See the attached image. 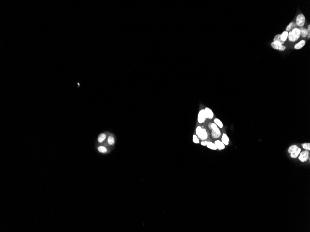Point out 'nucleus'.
Masks as SVG:
<instances>
[{"label":"nucleus","mask_w":310,"mask_h":232,"mask_svg":"<svg viewBox=\"0 0 310 232\" xmlns=\"http://www.w3.org/2000/svg\"><path fill=\"white\" fill-rule=\"evenodd\" d=\"M95 149L97 152L100 154L107 155L110 153L114 149L110 147L103 144H95Z\"/></svg>","instance_id":"nucleus-1"},{"label":"nucleus","mask_w":310,"mask_h":232,"mask_svg":"<svg viewBox=\"0 0 310 232\" xmlns=\"http://www.w3.org/2000/svg\"><path fill=\"white\" fill-rule=\"evenodd\" d=\"M300 36V31L299 28L296 27L288 33V39L291 42H294L299 39Z\"/></svg>","instance_id":"nucleus-2"},{"label":"nucleus","mask_w":310,"mask_h":232,"mask_svg":"<svg viewBox=\"0 0 310 232\" xmlns=\"http://www.w3.org/2000/svg\"><path fill=\"white\" fill-rule=\"evenodd\" d=\"M117 138L114 134L110 132V133L107 138V139L103 145H105L110 147L114 148L116 143Z\"/></svg>","instance_id":"nucleus-3"},{"label":"nucleus","mask_w":310,"mask_h":232,"mask_svg":"<svg viewBox=\"0 0 310 232\" xmlns=\"http://www.w3.org/2000/svg\"><path fill=\"white\" fill-rule=\"evenodd\" d=\"M110 133L109 131H103L100 133L96 139V142L95 144H104L107 139L108 136Z\"/></svg>","instance_id":"nucleus-4"},{"label":"nucleus","mask_w":310,"mask_h":232,"mask_svg":"<svg viewBox=\"0 0 310 232\" xmlns=\"http://www.w3.org/2000/svg\"><path fill=\"white\" fill-rule=\"evenodd\" d=\"M305 16L303 14H300L296 18V25L300 27H303L305 24Z\"/></svg>","instance_id":"nucleus-5"},{"label":"nucleus","mask_w":310,"mask_h":232,"mask_svg":"<svg viewBox=\"0 0 310 232\" xmlns=\"http://www.w3.org/2000/svg\"><path fill=\"white\" fill-rule=\"evenodd\" d=\"M299 159L301 162H305L309 158V152L308 151H304L301 152L298 156Z\"/></svg>","instance_id":"nucleus-6"},{"label":"nucleus","mask_w":310,"mask_h":232,"mask_svg":"<svg viewBox=\"0 0 310 232\" xmlns=\"http://www.w3.org/2000/svg\"><path fill=\"white\" fill-rule=\"evenodd\" d=\"M271 46L276 50L279 51H284L286 49L285 46L278 41H273L271 43Z\"/></svg>","instance_id":"nucleus-7"},{"label":"nucleus","mask_w":310,"mask_h":232,"mask_svg":"<svg viewBox=\"0 0 310 232\" xmlns=\"http://www.w3.org/2000/svg\"><path fill=\"white\" fill-rule=\"evenodd\" d=\"M207 118L206 114L204 109L201 110L198 114V121L199 123L202 124L205 122Z\"/></svg>","instance_id":"nucleus-8"},{"label":"nucleus","mask_w":310,"mask_h":232,"mask_svg":"<svg viewBox=\"0 0 310 232\" xmlns=\"http://www.w3.org/2000/svg\"><path fill=\"white\" fill-rule=\"evenodd\" d=\"M204 110L205 111L207 118L209 120H212L214 117V112L212 110V109H211L210 108L208 107H206L205 108Z\"/></svg>","instance_id":"nucleus-9"},{"label":"nucleus","mask_w":310,"mask_h":232,"mask_svg":"<svg viewBox=\"0 0 310 232\" xmlns=\"http://www.w3.org/2000/svg\"><path fill=\"white\" fill-rule=\"evenodd\" d=\"M215 144L217 149H218L219 150H224L226 147V146L222 142L221 140H215Z\"/></svg>","instance_id":"nucleus-10"},{"label":"nucleus","mask_w":310,"mask_h":232,"mask_svg":"<svg viewBox=\"0 0 310 232\" xmlns=\"http://www.w3.org/2000/svg\"><path fill=\"white\" fill-rule=\"evenodd\" d=\"M198 137L202 140H206L208 137V133L206 130L204 128H202Z\"/></svg>","instance_id":"nucleus-11"},{"label":"nucleus","mask_w":310,"mask_h":232,"mask_svg":"<svg viewBox=\"0 0 310 232\" xmlns=\"http://www.w3.org/2000/svg\"><path fill=\"white\" fill-rule=\"evenodd\" d=\"M301 152V149L300 147H298L294 152H293L292 153L290 154L291 157L293 158H297L298 157L299 155L300 154V152Z\"/></svg>","instance_id":"nucleus-12"},{"label":"nucleus","mask_w":310,"mask_h":232,"mask_svg":"<svg viewBox=\"0 0 310 232\" xmlns=\"http://www.w3.org/2000/svg\"><path fill=\"white\" fill-rule=\"evenodd\" d=\"M221 141L224 144V145L226 146H228L229 144V141H230V139L228 136L225 133H223L222 134V137L221 138Z\"/></svg>","instance_id":"nucleus-13"},{"label":"nucleus","mask_w":310,"mask_h":232,"mask_svg":"<svg viewBox=\"0 0 310 232\" xmlns=\"http://www.w3.org/2000/svg\"><path fill=\"white\" fill-rule=\"evenodd\" d=\"M306 44V42L305 40H302L299 43L296 44L294 46V49L295 50H300Z\"/></svg>","instance_id":"nucleus-14"},{"label":"nucleus","mask_w":310,"mask_h":232,"mask_svg":"<svg viewBox=\"0 0 310 232\" xmlns=\"http://www.w3.org/2000/svg\"><path fill=\"white\" fill-rule=\"evenodd\" d=\"M211 129H212V131H213L214 132H215V133H218V134H221V131L219 129V128L215 124V123H211Z\"/></svg>","instance_id":"nucleus-15"},{"label":"nucleus","mask_w":310,"mask_h":232,"mask_svg":"<svg viewBox=\"0 0 310 232\" xmlns=\"http://www.w3.org/2000/svg\"><path fill=\"white\" fill-rule=\"evenodd\" d=\"M296 27H297V25H296V23H294V22H292L290 23L288 25V26H286V31H287L288 32V31L290 32L292 30H293V29H294V28H295Z\"/></svg>","instance_id":"nucleus-16"},{"label":"nucleus","mask_w":310,"mask_h":232,"mask_svg":"<svg viewBox=\"0 0 310 232\" xmlns=\"http://www.w3.org/2000/svg\"><path fill=\"white\" fill-rule=\"evenodd\" d=\"M300 31V36L303 38H305L308 35V32L306 28L304 27H300L299 28Z\"/></svg>","instance_id":"nucleus-17"},{"label":"nucleus","mask_w":310,"mask_h":232,"mask_svg":"<svg viewBox=\"0 0 310 232\" xmlns=\"http://www.w3.org/2000/svg\"><path fill=\"white\" fill-rule=\"evenodd\" d=\"M207 147L212 150H216L217 149L216 147L215 146V143H213L211 141H208L207 143Z\"/></svg>","instance_id":"nucleus-18"},{"label":"nucleus","mask_w":310,"mask_h":232,"mask_svg":"<svg viewBox=\"0 0 310 232\" xmlns=\"http://www.w3.org/2000/svg\"><path fill=\"white\" fill-rule=\"evenodd\" d=\"M288 32L287 31L283 32L280 35V39L283 42H284L288 38Z\"/></svg>","instance_id":"nucleus-19"},{"label":"nucleus","mask_w":310,"mask_h":232,"mask_svg":"<svg viewBox=\"0 0 310 232\" xmlns=\"http://www.w3.org/2000/svg\"><path fill=\"white\" fill-rule=\"evenodd\" d=\"M214 123L219 128H223V124L222 122V121L220 120V119H219L218 118H215V119L214 120Z\"/></svg>","instance_id":"nucleus-20"},{"label":"nucleus","mask_w":310,"mask_h":232,"mask_svg":"<svg viewBox=\"0 0 310 232\" xmlns=\"http://www.w3.org/2000/svg\"><path fill=\"white\" fill-rule=\"evenodd\" d=\"M274 41H278V42L281 43L283 45L284 44V42H283L280 39V34H278V35H276L274 37Z\"/></svg>","instance_id":"nucleus-21"},{"label":"nucleus","mask_w":310,"mask_h":232,"mask_svg":"<svg viewBox=\"0 0 310 232\" xmlns=\"http://www.w3.org/2000/svg\"><path fill=\"white\" fill-rule=\"evenodd\" d=\"M298 147V146L297 145H293L292 146H291L288 148V153L291 154V153H293V152H294Z\"/></svg>","instance_id":"nucleus-22"},{"label":"nucleus","mask_w":310,"mask_h":232,"mask_svg":"<svg viewBox=\"0 0 310 232\" xmlns=\"http://www.w3.org/2000/svg\"><path fill=\"white\" fill-rule=\"evenodd\" d=\"M302 146L303 149L306 151H309L310 150V144L309 143H304L302 144Z\"/></svg>","instance_id":"nucleus-23"},{"label":"nucleus","mask_w":310,"mask_h":232,"mask_svg":"<svg viewBox=\"0 0 310 232\" xmlns=\"http://www.w3.org/2000/svg\"><path fill=\"white\" fill-rule=\"evenodd\" d=\"M193 142L194 143H195V144H198L200 143L198 136L196 134H194L193 135Z\"/></svg>","instance_id":"nucleus-24"},{"label":"nucleus","mask_w":310,"mask_h":232,"mask_svg":"<svg viewBox=\"0 0 310 232\" xmlns=\"http://www.w3.org/2000/svg\"><path fill=\"white\" fill-rule=\"evenodd\" d=\"M211 135H212V137L213 138H219L220 137V136H221V134H218V133H216L215 132H214L213 131H212V132H211Z\"/></svg>","instance_id":"nucleus-25"},{"label":"nucleus","mask_w":310,"mask_h":232,"mask_svg":"<svg viewBox=\"0 0 310 232\" xmlns=\"http://www.w3.org/2000/svg\"><path fill=\"white\" fill-rule=\"evenodd\" d=\"M202 129V127H201V126H198V127H197L196 129V135L197 136H198L199 135V134H200V133L201 132Z\"/></svg>","instance_id":"nucleus-26"},{"label":"nucleus","mask_w":310,"mask_h":232,"mask_svg":"<svg viewBox=\"0 0 310 232\" xmlns=\"http://www.w3.org/2000/svg\"><path fill=\"white\" fill-rule=\"evenodd\" d=\"M307 32H308V35H307V37H308V39H310V24H309V25H308V27H307Z\"/></svg>","instance_id":"nucleus-27"},{"label":"nucleus","mask_w":310,"mask_h":232,"mask_svg":"<svg viewBox=\"0 0 310 232\" xmlns=\"http://www.w3.org/2000/svg\"><path fill=\"white\" fill-rule=\"evenodd\" d=\"M207 142H208V141H205V140H203L202 141V142L201 143V145H202V146H207Z\"/></svg>","instance_id":"nucleus-28"}]
</instances>
